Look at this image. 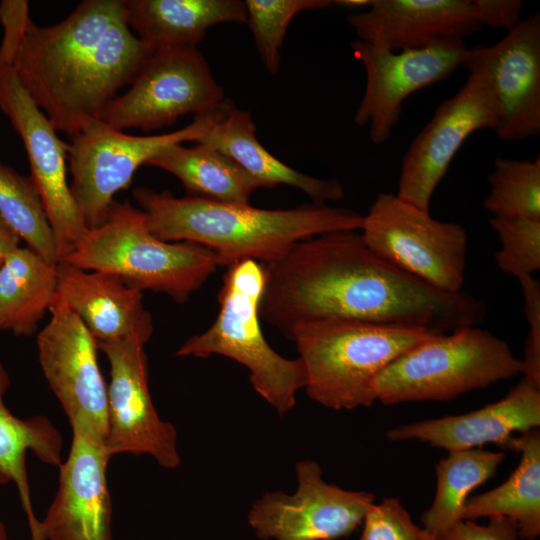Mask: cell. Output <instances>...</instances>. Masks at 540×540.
Returning <instances> with one entry per match:
<instances>
[{
    "mask_svg": "<svg viewBox=\"0 0 540 540\" xmlns=\"http://www.w3.org/2000/svg\"><path fill=\"white\" fill-rule=\"evenodd\" d=\"M504 452L467 449L448 452L435 465L437 488L431 506L421 515L423 529L436 536L462 520L468 495L494 476Z\"/></svg>",
    "mask_w": 540,
    "mask_h": 540,
    "instance_id": "obj_28",
    "label": "cell"
},
{
    "mask_svg": "<svg viewBox=\"0 0 540 540\" xmlns=\"http://www.w3.org/2000/svg\"><path fill=\"white\" fill-rule=\"evenodd\" d=\"M372 3V0H338L333 1V4L342 6V7H348V8H365L369 7Z\"/></svg>",
    "mask_w": 540,
    "mask_h": 540,
    "instance_id": "obj_38",
    "label": "cell"
},
{
    "mask_svg": "<svg viewBox=\"0 0 540 540\" xmlns=\"http://www.w3.org/2000/svg\"><path fill=\"white\" fill-rule=\"evenodd\" d=\"M197 142L232 158L264 188L273 189L279 184L293 186L317 204L340 201L344 197L343 186L337 179H320L301 173L268 152L256 137L251 114L228 99Z\"/></svg>",
    "mask_w": 540,
    "mask_h": 540,
    "instance_id": "obj_22",
    "label": "cell"
},
{
    "mask_svg": "<svg viewBox=\"0 0 540 540\" xmlns=\"http://www.w3.org/2000/svg\"><path fill=\"white\" fill-rule=\"evenodd\" d=\"M362 525L359 540H435V536L413 523L399 499L394 497L373 503Z\"/></svg>",
    "mask_w": 540,
    "mask_h": 540,
    "instance_id": "obj_33",
    "label": "cell"
},
{
    "mask_svg": "<svg viewBox=\"0 0 540 540\" xmlns=\"http://www.w3.org/2000/svg\"><path fill=\"white\" fill-rule=\"evenodd\" d=\"M0 57L53 127L71 135L102 120L153 52L129 28L124 0H85L65 19L38 26L27 1L0 4Z\"/></svg>",
    "mask_w": 540,
    "mask_h": 540,
    "instance_id": "obj_2",
    "label": "cell"
},
{
    "mask_svg": "<svg viewBox=\"0 0 540 540\" xmlns=\"http://www.w3.org/2000/svg\"><path fill=\"white\" fill-rule=\"evenodd\" d=\"M37 336L39 362L70 425L89 426L104 440L107 432V386L97 361V342L61 300Z\"/></svg>",
    "mask_w": 540,
    "mask_h": 540,
    "instance_id": "obj_16",
    "label": "cell"
},
{
    "mask_svg": "<svg viewBox=\"0 0 540 540\" xmlns=\"http://www.w3.org/2000/svg\"><path fill=\"white\" fill-rule=\"evenodd\" d=\"M133 197L156 237L204 246L218 266L226 267L244 260L271 263L301 240L361 229L364 217L349 208L313 202L260 209L190 195L176 197L147 187L135 188Z\"/></svg>",
    "mask_w": 540,
    "mask_h": 540,
    "instance_id": "obj_3",
    "label": "cell"
},
{
    "mask_svg": "<svg viewBox=\"0 0 540 540\" xmlns=\"http://www.w3.org/2000/svg\"><path fill=\"white\" fill-rule=\"evenodd\" d=\"M539 426L540 387L523 377L497 402L465 414L403 424L386 435L391 441L417 439L448 452L487 443L509 449L514 432L523 433Z\"/></svg>",
    "mask_w": 540,
    "mask_h": 540,
    "instance_id": "obj_21",
    "label": "cell"
},
{
    "mask_svg": "<svg viewBox=\"0 0 540 540\" xmlns=\"http://www.w3.org/2000/svg\"><path fill=\"white\" fill-rule=\"evenodd\" d=\"M489 223L501 242L495 253L501 271L519 280L540 269V220L493 217Z\"/></svg>",
    "mask_w": 540,
    "mask_h": 540,
    "instance_id": "obj_32",
    "label": "cell"
},
{
    "mask_svg": "<svg viewBox=\"0 0 540 540\" xmlns=\"http://www.w3.org/2000/svg\"><path fill=\"white\" fill-rule=\"evenodd\" d=\"M0 540H7L6 528L1 521H0Z\"/></svg>",
    "mask_w": 540,
    "mask_h": 540,
    "instance_id": "obj_39",
    "label": "cell"
},
{
    "mask_svg": "<svg viewBox=\"0 0 540 540\" xmlns=\"http://www.w3.org/2000/svg\"><path fill=\"white\" fill-rule=\"evenodd\" d=\"M524 296V313L529 324L525 344L524 378L540 387V284L532 275L519 279Z\"/></svg>",
    "mask_w": 540,
    "mask_h": 540,
    "instance_id": "obj_34",
    "label": "cell"
},
{
    "mask_svg": "<svg viewBox=\"0 0 540 540\" xmlns=\"http://www.w3.org/2000/svg\"><path fill=\"white\" fill-rule=\"evenodd\" d=\"M523 370L505 340L466 326L430 335L398 356L377 376L373 391L384 405L447 401Z\"/></svg>",
    "mask_w": 540,
    "mask_h": 540,
    "instance_id": "obj_7",
    "label": "cell"
},
{
    "mask_svg": "<svg viewBox=\"0 0 540 540\" xmlns=\"http://www.w3.org/2000/svg\"><path fill=\"white\" fill-rule=\"evenodd\" d=\"M126 22L151 50L197 47L220 23H247L241 0H124Z\"/></svg>",
    "mask_w": 540,
    "mask_h": 540,
    "instance_id": "obj_23",
    "label": "cell"
},
{
    "mask_svg": "<svg viewBox=\"0 0 540 540\" xmlns=\"http://www.w3.org/2000/svg\"><path fill=\"white\" fill-rule=\"evenodd\" d=\"M197 47L154 50L130 84L106 107L102 122L116 130L154 131L186 114L206 115L225 102Z\"/></svg>",
    "mask_w": 540,
    "mask_h": 540,
    "instance_id": "obj_9",
    "label": "cell"
},
{
    "mask_svg": "<svg viewBox=\"0 0 540 540\" xmlns=\"http://www.w3.org/2000/svg\"><path fill=\"white\" fill-rule=\"evenodd\" d=\"M144 345L137 340L98 345L110 365L104 447L110 458L147 454L160 466L173 469L181 462L177 432L153 405Z\"/></svg>",
    "mask_w": 540,
    "mask_h": 540,
    "instance_id": "obj_15",
    "label": "cell"
},
{
    "mask_svg": "<svg viewBox=\"0 0 540 540\" xmlns=\"http://www.w3.org/2000/svg\"><path fill=\"white\" fill-rule=\"evenodd\" d=\"M57 278V298L77 315L97 345L149 341L153 325L142 291L115 274L65 261L57 264Z\"/></svg>",
    "mask_w": 540,
    "mask_h": 540,
    "instance_id": "obj_20",
    "label": "cell"
},
{
    "mask_svg": "<svg viewBox=\"0 0 540 540\" xmlns=\"http://www.w3.org/2000/svg\"><path fill=\"white\" fill-rule=\"evenodd\" d=\"M470 3L482 26L510 31L521 21L522 0H470Z\"/></svg>",
    "mask_w": 540,
    "mask_h": 540,
    "instance_id": "obj_36",
    "label": "cell"
},
{
    "mask_svg": "<svg viewBox=\"0 0 540 540\" xmlns=\"http://www.w3.org/2000/svg\"><path fill=\"white\" fill-rule=\"evenodd\" d=\"M247 24L253 34L264 67L275 74L288 26L303 11L321 10L330 0H246Z\"/></svg>",
    "mask_w": 540,
    "mask_h": 540,
    "instance_id": "obj_31",
    "label": "cell"
},
{
    "mask_svg": "<svg viewBox=\"0 0 540 540\" xmlns=\"http://www.w3.org/2000/svg\"><path fill=\"white\" fill-rule=\"evenodd\" d=\"M263 265L260 318L285 336L329 317L440 334L477 326L486 314L470 293L436 289L380 258L355 231L301 240Z\"/></svg>",
    "mask_w": 540,
    "mask_h": 540,
    "instance_id": "obj_1",
    "label": "cell"
},
{
    "mask_svg": "<svg viewBox=\"0 0 540 540\" xmlns=\"http://www.w3.org/2000/svg\"><path fill=\"white\" fill-rule=\"evenodd\" d=\"M361 230L365 244L388 263L436 289L462 291L468 236L460 224L436 220L396 194L380 193Z\"/></svg>",
    "mask_w": 540,
    "mask_h": 540,
    "instance_id": "obj_8",
    "label": "cell"
},
{
    "mask_svg": "<svg viewBox=\"0 0 540 540\" xmlns=\"http://www.w3.org/2000/svg\"><path fill=\"white\" fill-rule=\"evenodd\" d=\"M57 264L18 247L0 267V330L32 335L57 297Z\"/></svg>",
    "mask_w": 540,
    "mask_h": 540,
    "instance_id": "obj_27",
    "label": "cell"
},
{
    "mask_svg": "<svg viewBox=\"0 0 540 540\" xmlns=\"http://www.w3.org/2000/svg\"><path fill=\"white\" fill-rule=\"evenodd\" d=\"M217 110L195 116L190 124L170 133L129 135L100 121L73 136L68 144L70 189L88 229L105 221L113 197L129 187L140 166L168 146L197 142Z\"/></svg>",
    "mask_w": 540,
    "mask_h": 540,
    "instance_id": "obj_10",
    "label": "cell"
},
{
    "mask_svg": "<svg viewBox=\"0 0 540 540\" xmlns=\"http://www.w3.org/2000/svg\"><path fill=\"white\" fill-rule=\"evenodd\" d=\"M294 494L266 492L251 506L247 520L264 540H337L353 533L375 503L372 493L327 483L313 460L295 464Z\"/></svg>",
    "mask_w": 540,
    "mask_h": 540,
    "instance_id": "obj_13",
    "label": "cell"
},
{
    "mask_svg": "<svg viewBox=\"0 0 540 540\" xmlns=\"http://www.w3.org/2000/svg\"><path fill=\"white\" fill-rule=\"evenodd\" d=\"M515 521L504 516L490 517L487 524L474 520H460L435 536V540H517Z\"/></svg>",
    "mask_w": 540,
    "mask_h": 540,
    "instance_id": "obj_35",
    "label": "cell"
},
{
    "mask_svg": "<svg viewBox=\"0 0 540 540\" xmlns=\"http://www.w3.org/2000/svg\"><path fill=\"white\" fill-rule=\"evenodd\" d=\"M351 49L366 73L354 121L369 125L371 141L382 144L400 121L405 99L449 77L462 66L468 48L462 39H443L424 48L391 52L357 39Z\"/></svg>",
    "mask_w": 540,
    "mask_h": 540,
    "instance_id": "obj_14",
    "label": "cell"
},
{
    "mask_svg": "<svg viewBox=\"0 0 540 540\" xmlns=\"http://www.w3.org/2000/svg\"><path fill=\"white\" fill-rule=\"evenodd\" d=\"M510 450L521 454L518 466L496 488L468 498L461 519L504 516L516 522L518 538L535 540L540 535V430L514 436Z\"/></svg>",
    "mask_w": 540,
    "mask_h": 540,
    "instance_id": "obj_25",
    "label": "cell"
},
{
    "mask_svg": "<svg viewBox=\"0 0 540 540\" xmlns=\"http://www.w3.org/2000/svg\"><path fill=\"white\" fill-rule=\"evenodd\" d=\"M0 109L22 139L34 182L53 232L59 262L88 232L68 184V144L0 57Z\"/></svg>",
    "mask_w": 540,
    "mask_h": 540,
    "instance_id": "obj_12",
    "label": "cell"
},
{
    "mask_svg": "<svg viewBox=\"0 0 540 540\" xmlns=\"http://www.w3.org/2000/svg\"><path fill=\"white\" fill-rule=\"evenodd\" d=\"M21 238L6 223L0 215V267L6 258L18 247H20Z\"/></svg>",
    "mask_w": 540,
    "mask_h": 540,
    "instance_id": "obj_37",
    "label": "cell"
},
{
    "mask_svg": "<svg viewBox=\"0 0 540 540\" xmlns=\"http://www.w3.org/2000/svg\"><path fill=\"white\" fill-rule=\"evenodd\" d=\"M9 376L0 361V485L14 483L22 508L27 516L32 540H44L39 521L32 507L26 469L27 451L42 462L60 466L62 463V437L44 416L20 419L4 403L9 387Z\"/></svg>",
    "mask_w": 540,
    "mask_h": 540,
    "instance_id": "obj_24",
    "label": "cell"
},
{
    "mask_svg": "<svg viewBox=\"0 0 540 540\" xmlns=\"http://www.w3.org/2000/svg\"><path fill=\"white\" fill-rule=\"evenodd\" d=\"M146 165L177 177L190 196L209 200L250 204V196L264 188L236 161L202 143L174 144L153 156Z\"/></svg>",
    "mask_w": 540,
    "mask_h": 540,
    "instance_id": "obj_26",
    "label": "cell"
},
{
    "mask_svg": "<svg viewBox=\"0 0 540 540\" xmlns=\"http://www.w3.org/2000/svg\"><path fill=\"white\" fill-rule=\"evenodd\" d=\"M62 261L115 274L135 289L161 292L178 303L186 302L218 266L204 246L156 237L144 212L127 201H114L105 221L89 229Z\"/></svg>",
    "mask_w": 540,
    "mask_h": 540,
    "instance_id": "obj_5",
    "label": "cell"
},
{
    "mask_svg": "<svg viewBox=\"0 0 540 540\" xmlns=\"http://www.w3.org/2000/svg\"><path fill=\"white\" fill-rule=\"evenodd\" d=\"M69 456L59 466V485L41 521L44 540H112V505L104 439L89 426L71 424Z\"/></svg>",
    "mask_w": 540,
    "mask_h": 540,
    "instance_id": "obj_18",
    "label": "cell"
},
{
    "mask_svg": "<svg viewBox=\"0 0 540 540\" xmlns=\"http://www.w3.org/2000/svg\"><path fill=\"white\" fill-rule=\"evenodd\" d=\"M483 207L498 218L540 220V157L533 161L497 157L488 176Z\"/></svg>",
    "mask_w": 540,
    "mask_h": 540,
    "instance_id": "obj_30",
    "label": "cell"
},
{
    "mask_svg": "<svg viewBox=\"0 0 540 540\" xmlns=\"http://www.w3.org/2000/svg\"><path fill=\"white\" fill-rule=\"evenodd\" d=\"M264 282V265L258 261L229 266L218 294L215 321L206 331L187 339L176 355H222L240 363L248 369L254 391L282 416L295 407L296 394L306 385V372L299 357L279 355L263 335L259 309Z\"/></svg>",
    "mask_w": 540,
    "mask_h": 540,
    "instance_id": "obj_6",
    "label": "cell"
},
{
    "mask_svg": "<svg viewBox=\"0 0 540 540\" xmlns=\"http://www.w3.org/2000/svg\"><path fill=\"white\" fill-rule=\"evenodd\" d=\"M0 215L28 248L50 263H59L55 238L34 182L1 161Z\"/></svg>",
    "mask_w": 540,
    "mask_h": 540,
    "instance_id": "obj_29",
    "label": "cell"
},
{
    "mask_svg": "<svg viewBox=\"0 0 540 540\" xmlns=\"http://www.w3.org/2000/svg\"><path fill=\"white\" fill-rule=\"evenodd\" d=\"M462 66L484 70L501 111L497 136L507 142L540 134V13L521 21L500 41L468 48Z\"/></svg>",
    "mask_w": 540,
    "mask_h": 540,
    "instance_id": "obj_17",
    "label": "cell"
},
{
    "mask_svg": "<svg viewBox=\"0 0 540 540\" xmlns=\"http://www.w3.org/2000/svg\"><path fill=\"white\" fill-rule=\"evenodd\" d=\"M500 106L488 74H470L459 89L435 110L403 156L397 197L429 211L431 198L465 140L481 129L496 130Z\"/></svg>",
    "mask_w": 540,
    "mask_h": 540,
    "instance_id": "obj_11",
    "label": "cell"
},
{
    "mask_svg": "<svg viewBox=\"0 0 540 540\" xmlns=\"http://www.w3.org/2000/svg\"><path fill=\"white\" fill-rule=\"evenodd\" d=\"M433 334L423 328L329 317L298 324L287 337L304 364L309 398L326 408L352 410L372 405L377 376Z\"/></svg>",
    "mask_w": 540,
    "mask_h": 540,
    "instance_id": "obj_4",
    "label": "cell"
},
{
    "mask_svg": "<svg viewBox=\"0 0 540 540\" xmlns=\"http://www.w3.org/2000/svg\"><path fill=\"white\" fill-rule=\"evenodd\" d=\"M347 21L358 40L391 52L464 40L483 28L470 0H372L366 11Z\"/></svg>",
    "mask_w": 540,
    "mask_h": 540,
    "instance_id": "obj_19",
    "label": "cell"
}]
</instances>
